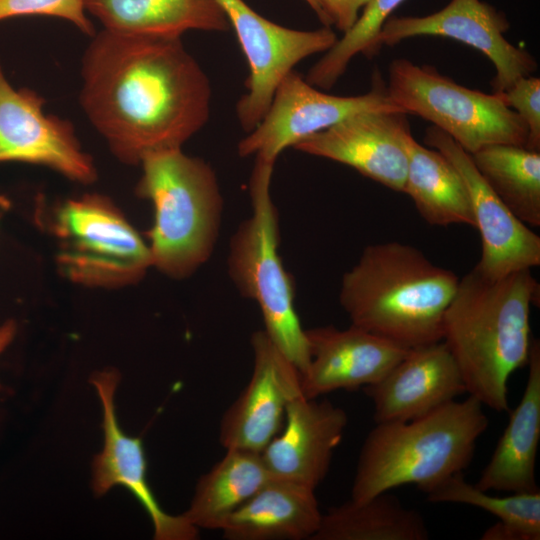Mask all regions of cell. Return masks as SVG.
Wrapping results in <instances>:
<instances>
[{
    "label": "cell",
    "instance_id": "obj_1",
    "mask_svg": "<svg viewBox=\"0 0 540 540\" xmlns=\"http://www.w3.org/2000/svg\"><path fill=\"white\" fill-rule=\"evenodd\" d=\"M80 104L121 162L182 148L210 114L211 86L181 38L92 36L81 67Z\"/></svg>",
    "mask_w": 540,
    "mask_h": 540
},
{
    "label": "cell",
    "instance_id": "obj_2",
    "mask_svg": "<svg viewBox=\"0 0 540 540\" xmlns=\"http://www.w3.org/2000/svg\"><path fill=\"white\" fill-rule=\"evenodd\" d=\"M538 301L539 284L531 269L489 279L473 268L459 278L444 315L442 341L467 393L483 406L509 411L508 379L527 366L530 309Z\"/></svg>",
    "mask_w": 540,
    "mask_h": 540
},
{
    "label": "cell",
    "instance_id": "obj_3",
    "mask_svg": "<svg viewBox=\"0 0 540 540\" xmlns=\"http://www.w3.org/2000/svg\"><path fill=\"white\" fill-rule=\"evenodd\" d=\"M458 283L414 246L377 243L344 273L339 301L351 324L410 349L442 341Z\"/></svg>",
    "mask_w": 540,
    "mask_h": 540
},
{
    "label": "cell",
    "instance_id": "obj_4",
    "mask_svg": "<svg viewBox=\"0 0 540 540\" xmlns=\"http://www.w3.org/2000/svg\"><path fill=\"white\" fill-rule=\"evenodd\" d=\"M488 425L482 403L471 395L412 420L376 423L359 453L351 500L364 502L406 484L431 492L468 467Z\"/></svg>",
    "mask_w": 540,
    "mask_h": 540
},
{
    "label": "cell",
    "instance_id": "obj_5",
    "mask_svg": "<svg viewBox=\"0 0 540 540\" xmlns=\"http://www.w3.org/2000/svg\"><path fill=\"white\" fill-rule=\"evenodd\" d=\"M136 192L154 210L147 233L152 267L173 279L195 273L212 255L223 197L212 166L182 148L147 154Z\"/></svg>",
    "mask_w": 540,
    "mask_h": 540
},
{
    "label": "cell",
    "instance_id": "obj_6",
    "mask_svg": "<svg viewBox=\"0 0 540 540\" xmlns=\"http://www.w3.org/2000/svg\"><path fill=\"white\" fill-rule=\"evenodd\" d=\"M274 165L255 158L251 213L230 240L227 266L238 291L257 303L263 330L301 375L310 362L309 345L295 308L293 280L279 254L278 212L271 196Z\"/></svg>",
    "mask_w": 540,
    "mask_h": 540
},
{
    "label": "cell",
    "instance_id": "obj_7",
    "mask_svg": "<svg viewBox=\"0 0 540 540\" xmlns=\"http://www.w3.org/2000/svg\"><path fill=\"white\" fill-rule=\"evenodd\" d=\"M47 223L58 245V268L76 284L124 287L152 268L148 244L106 196L67 199L53 209Z\"/></svg>",
    "mask_w": 540,
    "mask_h": 540
},
{
    "label": "cell",
    "instance_id": "obj_8",
    "mask_svg": "<svg viewBox=\"0 0 540 540\" xmlns=\"http://www.w3.org/2000/svg\"><path fill=\"white\" fill-rule=\"evenodd\" d=\"M386 88L399 109L430 121L469 154L492 144H526V125L500 93L464 87L433 66L395 59Z\"/></svg>",
    "mask_w": 540,
    "mask_h": 540
},
{
    "label": "cell",
    "instance_id": "obj_9",
    "mask_svg": "<svg viewBox=\"0 0 540 540\" xmlns=\"http://www.w3.org/2000/svg\"><path fill=\"white\" fill-rule=\"evenodd\" d=\"M385 110L401 109L391 101L377 69L371 89L357 96L322 92L292 70L277 87L264 117L240 140L237 151L241 157L276 162L286 148L346 118Z\"/></svg>",
    "mask_w": 540,
    "mask_h": 540
},
{
    "label": "cell",
    "instance_id": "obj_10",
    "mask_svg": "<svg viewBox=\"0 0 540 540\" xmlns=\"http://www.w3.org/2000/svg\"><path fill=\"white\" fill-rule=\"evenodd\" d=\"M249 67L246 92L236 105L241 127L250 132L266 114L274 93L305 58L328 51L338 40L329 27L296 30L278 25L253 10L244 0H217Z\"/></svg>",
    "mask_w": 540,
    "mask_h": 540
},
{
    "label": "cell",
    "instance_id": "obj_11",
    "mask_svg": "<svg viewBox=\"0 0 540 540\" xmlns=\"http://www.w3.org/2000/svg\"><path fill=\"white\" fill-rule=\"evenodd\" d=\"M43 104L36 92L14 89L0 65V162L46 166L72 181L93 183L95 164L83 151L72 124L45 114Z\"/></svg>",
    "mask_w": 540,
    "mask_h": 540
},
{
    "label": "cell",
    "instance_id": "obj_12",
    "mask_svg": "<svg viewBox=\"0 0 540 540\" xmlns=\"http://www.w3.org/2000/svg\"><path fill=\"white\" fill-rule=\"evenodd\" d=\"M509 23L493 6L480 0H451L443 9L423 17L390 16L378 44L394 46L417 36H440L467 44L486 55L495 67L494 93H502L519 78L537 69L532 55L505 38Z\"/></svg>",
    "mask_w": 540,
    "mask_h": 540
},
{
    "label": "cell",
    "instance_id": "obj_13",
    "mask_svg": "<svg viewBox=\"0 0 540 540\" xmlns=\"http://www.w3.org/2000/svg\"><path fill=\"white\" fill-rule=\"evenodd\" d=\"M424 142L454 165L466 186L474 227L481 238V256L474 268L486 278L498 279L538 266L540 237L494 193L476 169L471 155L435 126L427 128Z\"/></svg>",
    "mask_w": 540,
    "mask_h": 540
},
{
    "label": "cell",
    "instance_id": "obj_14",
    "mask_svg": "<svg viewBox=\"0 0 540 540\" xmlns=\"http://www.w3.org/2000/svg\"><path fill=\"white\" fill-rule=\"evenodd\" d=\"M250 344L252 374L221 418L219 441L225 449L261 453L282 428L288 404L303 394L299 370L264 330Z\"/></svg>",
    "mask_w": 540,
    "mask_h": 540
},
{
    "label": "cell",
    "instance_id": "obj_15",
    "mask_svg": "<svg viewBox=\"0 0 540 540\" xmlns=\"http://www.w3.org/2000/svg\"><path fill=\"white\" fill-rule=\"evenodd\" d=\"M408 114L401 110L353 115L297 143V151L330 159L403 192L408 168V144L413 137Z\"/></svg>",
    "mask_w": 540,
    "mask_h": 540
},
{
    "label": "cell",
    "instance_id": "obj_16",
    "mask_svg": "<svg viewBox=\"0 0 540 540\" xmlns=\"http://www.w3.org/2000/svg\"><path fill=\"white\" fill-rule=\"evenodd\" d=\"M120 375L115 369L95 373L91 383L103 407V450L93 460L92 486L102 496L115 485L126 487L149 515L156 540H194L199 529L184 516L165 512L147 481V462L141 438L126 435L119 426L114 396Z\"/></svg>",
    "mask_w": 540,
    "mask_h": 540
},
{
    "label": "cell",
    "instance_id": "obj_17",
    "mask_svg": "<svg viewBox=\"0 0 540 540\" xmlns=\"http://www.w3.org/2000/svg\"><path fill=\"white\" fill-rule=\"evenodd\" d=\"M310 362L300 375L305 398L335 390H356L382 380L409 348L351 324L306 330Z\"/></svg>",
    "mask_w": 540,
    "mask_h": 540
},
{
    "label": "cell",
    "instance_id": "obj_18",
    "mask_svg": "<svg viewBox=\"0 0 540 540\" xmlns=\"http://www.w3.org/2000/svg\"><path fill=\"white\" fill-rule=\"evenodd\" d=\"M347 421L346 412L328 400L293 399L282 429L260 453L271 477L315 490L329 471Z\"/></svg>",
    "mask_w": 540,
    "mask_h": 540
},
{
    "label": "cell",
    "instance_id": "obj_19",
    "mask_svg": "<svg viewBox=\"0 0 540 540\" xmlns=\"http://www.w3.org/2000/svg\"><path fill=\"white\" fill-rule=\"evenodd\" d=\"M364 391L373 403L376 423L412 420L467 393L443 341L410 348L382 380Z\"/></svg>",
    "mask_w": 540,
    "mask_h": 540
},
{
    "label": "cell",
    "instance_id": "obj_20",
    "mask_svg": "<svg viewBox=\"0 0 540 540\" xmlns=\"http://www.w3.org/2000/svg\"><path fill=\"white\" fill-rule=\"evenodd\" d=\"M528 378L491 459L477 483L484 491L533 493L539 488L535 464L540 440V343L532 338Z\"/></svg>",
    "mask_w": 540,
    "mask_h": 540
},
{
    "label": "cell",
    "instance_id": "obj_21",
    "mask_svg": "<svg viewBox=\"0 0 540 540\" xmlns=\"http://www.w3.org/2000/svg\"><path fill=\"white\" fill-rule=\"evenodd\" d=\"M314 491L271 477L220 531L228 540H311L322 517Z\"/></svg>",
    "mask_w": 540,
    "mask_h": 540
},
{
    "label": "cell",
    "instance_id": "obj_22",
    "mask_svg": "<svg viewBox=\"0 0 540 540\" xmlns=\"http://www.w3.org/2000/svg\"><path fill=\"white\" fill-rule=\"evenodd\" d=\"M104 30L152 37H178L189 30L227 31L217 0H84Z\"/></svg>",
    "mask_w": 540,
    "mask_h": 540
},
{
    "label": "cell",
    "instance_id": "obj_23",
    "mask_svg": "<svg viewBox=\"0 0 540 540\" xmlns=\"http://www.w3.org/2000/svg\"><path fill=\"white\" fill-rule=\"evenodd\" d=\"M271 479L258 452L226 449L203 474L183 516L196 528L221 530L226 520Z\"/></svg>",
    "mask_w": 540,
    "mask_h": 540
},
{
    "label": "cell",
    "instance_id": "obj_24",
    "mask_svg": "<svg viewBox=\"0 0 540 540\" xmlns=\"http://www.w3.org/2000/svg\"><path fill=\"white\" fill-rule=\"evenodd\" d=\"M404 193L430 225L465 224L474 227L469 195L454 165L439 151L413 137L408 144Z\"/></svg>",
    "mask_w": 540,
    "mask_h": 540
},
{
    "label": "cell",
    "instance_id": "obj_25",
    "mask_svg": "<svg viewBox=\"0 0 540 540\" xmlns=\"http://www.w3.org/2000/svg\"><path fill=\"white\" fill-rule=\"evenodd\" d=\"M422 515L387 492L364 502L349 500L322 514L311 540H427Z\"/></svg>",
    "mask_w": 540,
    "mask_h": 540
},
{
    "label": "cell",
    "instance_id": "obj_26",
    "mask_svg": "<svg viewBox=\"0 0 540 540\" xmlns=\"http://www.w3.org/2000/svg\"><path fill=\"white\" fill-rule=\"evenodd\" d=\"M483 179L507 208L530 227L540 225V152L492 144L470 154Z\"/></svg>",
    "mask_w": 540,
    "mask_h": 540
},
{
    "label": "cell",
    "instance_id": "obj_27",
    "mask_svg": "<svg viewBox=\"0 0 540 540\" xmlns=\"http://www.w3.org/2000/svg\"><path fill=\"white\" fill-rule=\"evenodd\" d=\"M431 503L465 504L480 508L512 527L523 540L540 539V491L497 497L468 483L457 473L426 494Z\"/></svg>",
    "mask_w": 540,
    "mask_h": 540
},
{
    "label": "cell",
    "instance_id": "obj_28",
    "mask_svg": "<svg viewBox=\"0 0 540 540\" xmlns=\"http://www.w3.org/2000/svg\"><path fill=\"white\" fill-rule=\"evenodd\" d=\"M405 0H369L354 25L341 39L335 50L344 60H351L358 54L373 57L379 51L378 36L384 22Z\"/></svg>",
    "mask_w": 540,
    "mask_h": 540
},
{
    "label": "cell",
    "instance_id": "obj_29",
    "mask_svg": "<svg viewBox=\"0 0 540 540\" xmlns=\"http://www.w3.org/2000/svg\"><path fill=\"white\" fill-rule=\"evenodd\" d=\"M85 11L84 0H0V21L26 15L53 16L70 21L93 36L94 26Z\"/></svg>",
    "mask_w": 540,
    "mask_h": 540
},
{
    "label": "cell",
    "instance_id": "obj_30",
    "mask_svg": "<svg viewBox=\"0 0 540 540\" xmlns=\"http://www.w3.org/2000/svg\"><path fill=\"white\" fill-rule=\"evenodd\" d=\"M500 94L526 125L525 147L540 152V79L531 75L521 77Z\"/></svg>",
    "mask_w": 540,
    "mask_h": 540
},
{
    "label": "cell",
    "instance_id": "obj_31",
    "mask_svg": "<svg viewBox=\"0 0 540 540\" xmlns=\"http://www.w3.org/2000/svg\"><path fill=\"white\" fill-rule=\"evenodd\" d=\"M327 16L330 25L343 33L356 22L360 11L369 0H317Z\"/></svg>",
    "mask_w": 540,
    "mask_h": 540
},
{
    "label": "cell",
    "instance_id": "obj_32",
    "mask_svg": "<svg viewBox=\"0 0 540 540\" xmlns=\"http://www.w3.org/2000/svg\"><path fill=\"white\" fill-rule=\"evenodd\" d=\"M483 540H523V537L512 527L497 521L483 533Z\"/></svg>",
    "mask_w": 540,
    "mask_h": 540
},
{
    "label": "cell",
    "instance_id": "obj_33",
    "mask_svg": "<svg viewBox=\"0 0 540 540\" xmlns=\"http://www.w3.org/2000/svg\"><path fill=\"white\" fill-rule=\"evenodd\" d=\"M16 329V323L13 320H7L0 326V355L13 341Z\"/></svg>",
    "mask_w": 540,
    "mask_h": 540
},
{
    "label": "cell",
    "instance_id": "obj_34",
    "mask_svg": "<svg viewBox=\"0 0 540 540\" xmlns=\"http://www.w3.org/2000/svg\"><path fill=\"white\" fill-rule=\"evenodd\" d=\"M305 2L310 6V8L316 13L319 20L324 24V26H331L330 22L322 10L319 2L317 0H305Z\"/></svg>",
    "mask_w": 540,
    "mask_h": 540
}]
</instances>
